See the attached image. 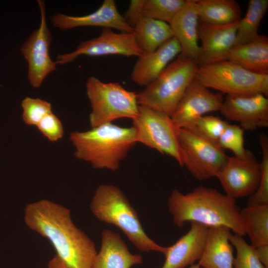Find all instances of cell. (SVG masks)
I'll return each mask as SVG.
<instances>
[{"label": "cell", "instance_id": "37", "mask_svg": "<svg viewBox=\"0 0 268 268\" xmlns=\"http://www.w3.org/2000/svg\"><path fill=\"white\" fill-rule=\"evenodd\" d=\"M189 268H201L200 266L197 264H193L191 266H190Z\"/></svg>", "mask_w": 268, "mask_h": 268}, {"label": "cell", "instance_id": "32", "mask_svg": "<svg viewBox=\"0 0 268 268\" xmlns=\"http://www.w3.org/2000/svg\"><path fill=\"white\" fill-rule=\"evenodd\" d=\"M228 124L219 117L204 115L197 121L193 128L206 138L217 142Z\"/></svg>", "mask_w": 268, "mask_h": 268}, {"label": "cell", "instance_id": "8", "mask_svg": "<svg viewBox=\"0 0 268 268\" xmlns=\"http://www.w3.org/2000/svg\"><path fill=\"white\" fill-rule=\"evenodd\" d=\"M178 137L183 166L199 180L216 177L228 157L225 150L194 128L179 129Z\"/></svg>", "mask_w": 268, "mask_h": 268}, {"label": "cell", "instance_id": "4", "mask_svg": "<svg viewBox=\"0 0 268 268\" xmlns=\"http://www.w3.org/2000/svg\"><path fill=\"white\" fill-rule=\"evenodd\" d=\"M94 216L118 227L139 250L163 253L166 248L152 240L145 232L137 213L118 187L102 184L96 189L90 203Z\"/></svg>", "mask_w": 268, "mask_h": 268}, {"label": "cell", "instance_id": "34", "mask_svg": "<svg viewBox=\"0 0 268 268\" xmlns=\"http://www.w3.org/2000/svg\"><path fill=\"white\" fill-rule=\"evenodd\" d=\"M257 256L266 268H268V245L255 248Z\"/></svg>", "mask_w": 268, "mask_h": 268}, {"label": "cell", "instance_id": "28", "mask_svg": "<svg viewBox=\"0 0 268 268\" xmlns=\"http://www.w3.org/2000/svg\"><path fill=\"white\" fill-rule=\"evenodd\" d=\"M258 140L262 151L260 179L257 189L249 197L247 205L268 204V137L261 134Z\"/></svg>", "mask_w": 268, "mask_h": 268}, {"label": "cell", "instance_id": "30", "mask_svg": "<svg viewBox=\"0 0 268 268\" xmlns=\"http://www.w3.org/2000/svg\"><path fill=\"white\" fill-rule=\"evenodd\" d=\"M22 118L27 125L35 126L47 115L52 112L51 104L39 98L25 97L21 102Z\"/></svg>", "mask_w": 268, "mask_h": 268}, {"label": "cell", "instance_id": "35", "mask_svg": "<svg viewBox=\"0 0 268 268\" xmlns=\"http://www.w3.org/2000/svg\"><path fill=\"white\" fill-rule=\"evenodd\" d=\"M48 268H70L55 256L49 262Z\"/></svg>", "mask_w": 268, "mask_h": 268}, {"label": "cell", "instance_id": "11", "mask_svg": "<svg viewBox=\"0 0 268 268\" xmlns=\"http://www.w3.org/2000/svg\"><path fill=\"white\" fill-rule=\"evenodd\" d=\"M261 175L260 162L247 149L242 156L228 157L216 178L225 194L236 199L250 197L258 188Z\"/></svg>", "mask_w": 268, "mask_h": 268}, {"label": "cell", "instance_id": "10", "mask_svg": "<svg viewBox=\"0 0 268 268\" xmlns=\"http://www.w3.org/2000/svg\"><path fill=\"white\" fill-rule=\"evenodd\" d=\"M40 22L23 43L20 52L28 64L27 78L34 88H39L47 76L57 69V64L51 58L49 49L52 36L46 20V10L44 0H38Z\"/></svg>", "mask_w": 268, "mask_h": 268}, {"label": "cell", "instance_id": "14", "mask_svg": "<svg viewBox=\"0 0 268 268\" xmlns=\"http://www.w3.org/2000/svg\"><path fill=\"white\" fill-rule=\"evenodd\" d=\"M219 111L229 120L238 122L244 130L268 127V99L261 93L226 95Z\"/></svg>", "mask_w": 268, "mask_h": 268}, {"label": "cell", "instance_id": "17", "mask_svg": "<svg viewBox=\"0 0 268 268\" xmlns=\"http://www.w3.org/2000/svg\"><path fill=\"white\" fill-rule=\"evenodd\" d=\"M189 230L174 244L166 248L165 262L161 268H184L201 257L208 227L191 222Z\"/></svg>", "mask_w": 268, "mask_h": 268}, {"label": "cell", "instance_id": "23", "mask_svg": "<svg viewBox=\"0 0 268 268\" xmlns=\"http://www.w3.org/2000/svg\"><path fill=\"white\" fill-rule=\"evenodd\" d=\"M133 27L136 43L143 53L154 51L174 37L168 23L150 18L141 16Z\"/></svg>", "mask_w": 268, "mask_h": 268}, {"label": "cell", "instance_id": "18", "mask_svg": "<svg viewBox=\"0 0 268 268\" xmlns=\"http://www.w3.org/2000/svg\"><path fill=\"white\" fill-rule=\"evenodd\" d=\"M181 53L180 45L174 37L153 52L143 53L135 63L131 73L132 81L146 86L153 82Z\"/></svg>", "mask_w": 268, "mask_h": 268}, {"label": "cell", "instance_id": "19", "mask_svg": "<svg viewBox=\"0 0 268 268\" xmlns=\"http://www.w3.org/2000/svg\"><path fill=\"white\" fill-rule=\"evenodd\" d=\"M197 0H187L185 5L169 23L173 36L178 42L179 56L197 62L200 47L198 44L199 21L196 8Z\"/></svg>", "mask_w": 268, "mask_h": 268}, {"label": "cell", "instance_id": "26", "mask_svg": "<svg viewBox=\"0 0 268 268\" xmlns=\"http://www.w3.org/2000/svg\"><path fill=\"white\" fill-rule=\"evenodd\" d=\"M268 8V0H249L246 15L237 23L235 45L250 42L259 35L260 24Z\"/></svg>", "mask_w": 268, "mask_h": 268}, {"label": "cell", "instance_id": "29", "mask_svg": "<svg viewBox=\"0 0 268 268\" xmlns=\"http://www.w3.org/2000/svg\"><path fill=\"white\" fill-rule=\"evenodd\" d=\"M229 240L236 252L233 268H266L258 258L255 248L248 244L243 236L231 233Z\"/></svg>", "mask_w": 268, "mask_h": 268}, {"label": "cell", "instance_id": "5", "mask_svg": "<svg viewBox=\"0 0 268 268\" xmlns=\"http://www.w3.org/2000/svg\"><path fill=\"white\" fill-rule=\"evenodd\" d=\"M196 61L179 55L143 90L137 93L139 106L171 116L186 89L195 79Z\"/></svg>", "mask_w": 268, "mask_h": 268}, {"label": "cell", "instance_id": "12", "mask_svg": "<svg viewBox=\"0 0 268 268\" xmlns=\"http://www.w3.org/2000/svg\"><path fill=\"white\" fill-rule=\"evenodd\" d=\"M143 54L136 43L134 33L114 32L109 28H103L97 37L81 41L73 51L59 55L57 65H65L82 55L101 56L119 55L139 57Z\"/></svg>", "mask_w": 268, "mask_h": 268}, {"label": "cell", "instance_id": "1", "mask_svg": "<svg viewBox=\"0 0 268 268\" xmlns=\"http://www.w3.org/2000/svg\"><path fill=\"white\" fill-rule=\"evenodd\" d=\"M27 226L49 240L56 256L70 268H92L97 254L93 242L73 223L69 209L48 200L24 209Z\"/></svg>", "mask_w": 268, "mask_h": 268}, {"label": "cell", "instance_id": "24", "mask_svg": "<svg viewBox=\"0 0 268 268\" xmlns=\"http://www.w3.org/2000/svg\"><path fill=\"white\" fill-rule=\"evenodd\" d=\"M199 22L216 25H227L238 21L241 9L235 0H197Z\"/></svg>", "mask_w": 268, "mask_h": 268}, {"label": "cell", "instance_id": "15", "mask_svg": "<svg viewBox=\"0 0 268 268\" xmlns=\"http://www.w3.org/2000/svg\"><path fill=\"white\" fill-rule=\"evenodd\" d=\"M52 26L61 30L95 26L115 29L122 32L134 33V29L118 11L114 0H104L94 12L83 16H72L57 13L50 18Z\"/></svg>", "mask_w": 268, "mask_h": 268}, {"label": "cell", "instance_id": "16", "mask_svg": "<svg viewBox=\"0 0 268 268\" xmlns=\"http://www.w3.org/2000/svg\"><path fill=\"white\" fill-rule=\"evenodd\" d=\"M238 21L222 25L199 22L198 34L201 45L197 61L198 65L225 60L229 52L235 44Z\"/></svg>", "mask_w": 268, "mask_h": 268}, {"label": "cell", "instance_id": "22", "mask_svg": "<svg viewBox=\"0 0 268 268\" xmlns=\"http://www.w3.org/2000/svg\"><path fill=\"white\" fill-rule=\"evenodd\" d=\"M225 60L254 73L268 74V37L259 34L250 42L234 46Z\"/></svg>", "mask_w": 268, "mask_h": 268}, {"label": "cell", "instance_id": "27", "mask_svg": "<svg viewBox=\"0 0 268 268\" xmlns=\"http://www.w3.org/2000/svg\"><path fill=\"white\" fill-rule=\"evenodd\" d=\"M187 0H141V16L169 23Z\"/></svg>", "mask_w": 268, "mask_h": 268}, {"label": "cell", "instance_id": "20", "mask_svg": "<svg viewBox=\"0 0 268 268\" xmlns=\"http://www.w3.org/2000/svg\"><path fill=\"white\" fill-rule=\"evenodd\" d=\"M142 257L131 253L119 234L109 229L102 231L101 245L92 268H131L141 264Z\"/></svg>", "mask_w": 268, "mask_h": 268}, {"label": "cell", "instance_id": "33", "mask_svg": "<svg viewBox=\"0 0 268 268\" xmlns=\"http://www.w3.org/2000/svg\"><path fill=\"white\" fill-rule=\"evenodd\" d=\"M36 127L48 140L52 142L59 141L64 136L62 123L53 112L45 116Z\"/></svg>", "mask_w": 268, "mask_h": 268}, {"label": "cell", "instance_id": "6", "mask_svg": "<svg viewBox=\"0 0 268 268\" xmlns=\"http://www.w3.org/2000/svg\"><path fill=\"white\" fill-rule=\"evenodd\" d=\"M85 88L91 108L89 116L91 128L120 119L133 120L138 115L137 93L126 89L119 83H105L90 76Z\"/></svg>", "mask_w": 268, "mask_h": 268}, {"label": "cell", "instance_id": "7", "mask_svg": "<svg viewBox=\"0 0 268 268\" xmlns=\"http://www.w3.org/2000/svg\"><path fill=\"white\" fill-rule=\"evenodd\" d=\"M136 142L174 158L183 167L179 129L171 116L160 111L139 106L138 113L133 120Z\"/></svg>", "mask_w": 268, "mask_h": 268}, {"label": "cell", "instance_id": "21", "mask_svg": "<svg viewBox=\"0 0 268 268\" xmlns=\"http://www.w3.org/2000/svg\"><path fill=\"white\" fill-rule=\"evenodd\" d=\"M231 230L219 226L208 228L206 240L198 264L201 268H233V247Z\"/></svg>", "mask_w": 268, "mask_h": 268}, {"label": "cell", "instance_id": "13", "mask_svg": "<svg viewBox=\"0 0 268 268\" xmlns=\"http://www.w3.org/2000/svg\"><path fill=\"white\" fill-rule=\"evenodd\" d=\"M224 100L221 93H215L195 78L188 86L171 118L178 129H190L205 114L220 111Z\"/></svg>", "mask_w": 268, "mask_h": 268}, {"label": "cell", "instance_id": "3", "mask_svg": "<svg viewBox=\"0 0 268 268\" xmlns=\"http://www.w3.org/2000/svg\"><path fill=\"white\" fill-rule=\"evenodd\" d=\"M69 138L78 160L95 169L118 170L120 163L137 143L134 128L122 127L112 123L91 128L86 131H74Z\"/></svg>", "mask_w": 268, "mask_h": 268}, {"label": "cell", "instance_id": "2", "mask_svg": "<svg viewBox=\"0 0 268 268\" xmlns=\"http://www.w3.org/2000/svg\"><path fill=\"white\" fill-rule=\"evenodd\" d=\"M168 207L178 227L195 222L208 227L226 226L234 234L246 235L236 200L215 189L201 186L186 194L174 189Z\"/></svg>", "mask_w": 268, "mask_h": 268}, {"label": "cell", "instance_id": "9", "mask_svg": "<svg viewBox=\"0 0 268 268\" xmlns=\"http://www.w3.org/2000/svg\"><path fill=\"white\" fill-rule=\"evenodd\" d=\"M264 75L252 72L230 61L222 60L198 65L195 78L205 87L217 90L221 94L249 96L261 93V84Z\"/></svg>", "mask_w": 268, "mask_h": 268}, {"label": "cell", "instance_id": "31", "mask_svg": "<svg viewBox=\"0 0 268 268\" xmlns=\"http://www.w3.org/2000/svg\"><path fill=\"white\" fill-rule=\"evenodd\" d=\"M244 131L240 126L228 123L217 143L223 149L232 151L234 155L242 156L247 150L244 147Z\"/></svg>", "mask_w": 268, "mask_h": 268}, {"label": "cell", "instance_id": "36", "mask_svg": "<svg viewBox=\"0 0 268 268\" xmlns=\"http://www.w3.org/2000/svg\"><path fill=\"white\" fill-rule=\"evenodd\" d=\"M261 93L267 97L268 96V74H265L262 80Z\"/></svg>", "mask_w": 268, "mask_h": 268}, {"label": "cell", "instance_id": "25", "mask_svg": "<svg viewBox=\"0 0 268 268\" xmlns=\"http://www.w3.org/2000/svg\"><path fill=\"white\" fill-rule=\"evenodd\" d=\"M240 214L250 245L254 248L268 245V204L247 205Z\"/></svg>", "mask_w": 268, "mask_h": 268}]
</instances>
